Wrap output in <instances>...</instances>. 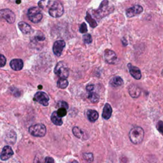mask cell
<instances>
[{
	"mask_svg": "<svg viewBox=\"0 0 163 163\" xmlns=\"http://www.w3.org/2000/svg\"><path fill=\"white\" fill-rule=\"evenodd\" d=\"M111 114H112V108H111L110 104L108 103L105 104L102 113L103 118L106 120H108L111 117Z\"/></svg>",
	"mask_w": 163,
	"mask_h": 163,
	"instance_id": "cell-18",
	"label": "cell"
},
{
	"mask_svg": "<svg viewBox=\"0 0 163 163\" xmlns=\"http://www.w3.org/2000/svg\"><path fill=\"white\" fill-rule=\"evenodd\" d=\"M104 57L106 63L109 64H115L117 62V56L114 51L107 49L105 51Z\"/></svg>",
	"mask_w": 163,
	"mask_h": 163,
	"instance_id": "cell-9",
	"label": "cell"
},
{
	"mask_svg": "<svg viewBox=\"0 0 163 163\" xmlns=\"http://www.w3.org/2000/svg\"><path fill=\"white\" fill-rule=\"evenodd\" d=\"M28 17L29 21L33 23L37 24L41 21L43 18V14H41L39 8L34 6L30 8L28 10Z\"/></svg>",
	"mask_w": 163,
	"mask_h": 163,
	"instance_id": "cell-6",
	"label": "cell"
},
{
	"mask_svg": "<svg viewBox=\"0 0 163 163\" xmlns=\"http://www.w3.org/2000/svg\"><path fill=\"white\" fill-rule=\"evenodd\" d=\"M16 3H21V1H20V0H19V1H17Z\"/></svg>",
	"mask_w": 163,
	"mask_h": 163,
	"instance_id": "cell-37",
	"label": "cell"
},
{
	"mask_svg": "<svg viewBox=\"0 0 163 163\" xmlns=\"http://www.w3.org/2000/svg\"><path fill=\"white\" fill-rule=\"evenodd\" d=\"M73 134L79 139L83 138V136H84L83 131L80 130L79 127H74L73 128Z\"/></svg>",
	"mask_w": 163,
	"mask_h": 163,
	"instance_id": "cell-23",
	"label": "cell"
},
{
	"mask_svg": "<svg viewBox=\"0 0 163 163\" xmlns=\"http://www.w3.org/2000/svg\"><path fill=\"white\" fill-rule=\"evenodd\" d=\"M68 81L66 79H60L57 81V87L60 89H65L68 87Z\"/></svg>",
	"mask_w": 163,
	"mask_h": 163,
	"instance_id": "cell-24",
	"label": "cell"
},
{
	"mask_svg": "<svg viewBox=\"0 0 163 163\" xmlns=\"http://www.w3.org/2000/svg\"><path fill=\"white\" fill-rule=\"evenodd\" d=\"M18 26H19V29L24 34H29L32 32L31 26L26 22H23V21L19 22L18 24Z\"/></svg>",
	"mask_w": 163,
	"mask_h": 163,
	"instance_id": "cell-16",
	"label": "cell"
},
{
	"mask_svg": "<svg viewBox=\"0 0 163 163\" xmlns=\"http://www.w3.org/2000/svg\"><path fill=\"white\" fill-rule=\"evenodd\" d=\"M65 46H66V43L63 40L56 41L53 45L54 54L57 57L61 56Z\"/></svg>",
	"mask_w": 163,
	"mask_h": 163,
	"instance_id": "cell-11",
	"label": "cell"
},
{
	"mask_svg": "<svg viewBox=\"0 0 163 163\" xmlns=\"http://www.w3.org/2000/svg\"><path fill=\"white\" fill-rule=\"evenodd\" d=\"M12 69L15 71H19L22 69L24 66L23 61L21 59H14L10 61V63Z\"/></svg>",
	"mask_w": 163,
	"mask_h": 163,
	"instance_id": "cell-14",
	"label": "cell"
},
{
	"mask_svg": "<svg viewBox=\"0 0 163 163\" xmlns=\"http://www.w3.org/2000/svg\"><path fill=\"white\" fill-rule=\"evenodd\" d=\"M29 132L33 136L44 137L46 134L47 129L44 124H37L29 127Z\"/></svg>",
	"mask_w": 163,
	"mask_h": 163,
	"instance_id": "cell-5",
	"label": "cell"
},
{
	"mask_svg": "<svg viewBox=\"0 0 163 163\" xmlns=\"http://www.w3.org/2000/svg\"><path fill=\"white\" fill-rule=\"evenodd\" d=\"M124 81L121 76H115L110 81V85L113 87H118L123 84Z\"/></svg>",
	"mask_w": 163,
	"mask_h": 163,
	"instance_id": "cell-17",
	"label": "cell"
},
{
	"mask_svg": "<svg viewBox=\"0 0 163 163\" xmlns=\"http://www.w3.org/2000/svg\"><path fill=\"white\" fill-rule=\"evenodd\" d=\"M83 40L85 44H90L92 43V37L89 34H86V35H83Z\"/></svg>",
	"mask_w": 163,
	"mask_h": 163,
	"instance_id": "cell-27",
	"label": "cell"
},
{
	"mask_svg": "<svg viewBox=\"0 0 163 163\" xmlns=\"http://www.w3.org/2000/svg\"><path fill=\"white\" fill-rule=\"evenodd\" d=\"M6 63V57L3 55L0 54V68L5 66Z\"/></svg>",
	"mask_w": 163,
	"mask_h": 163,
	"instance_id": "cell-30",
	"label": "cell"
},
{
	"mask_svg": "<svg viewBox=\"0 0 163 163\" xmlns=\"http://www.w3.org/2000/svg\"><path fill=\"white\" fill-rule=\"evenodd\" d=\"M0 19H5L9 24H13L15 21V15L10 9L0 10Z\"/></svg>",
	"mask_w": 163,
	"mask_h": 163,
	"instance_id": "cell-7",
	"label": "cell"
},
{
	"mask_svg": "<svg viewBox=\"0 0 163 163\" xmlns=\"http://www.w3.org/2000/svg\"><path fill=\"white\" fill-rule=\"evenodd\" d=\"M43 163H55L53 158L50 157H46L43 161Z\"/></svg>",
	"mask_w": 163,
	"mask_h": 163,
	"instance_id": "cell-33",
	"label": "cell"
},
{
	"mask_svg": "<svg viewBox=\"0 0 163 163\" xmlns=\"http://www.w3.org/2000/svg\"><path fill=\"white\" fill-rule=\"evenodd\" d=\"M83 157L87 162H91L94 160V156L92 153H83Z\"/></svg>",
	"mask_w": 163,
	"mask_h": 163,
	"instance_id": "cell-25",
	"label": "cell"
},
{
	"mask_svg": "<svg viewBox=\"0 0 163 163\" xmlns=\"http://www.w3.org/2000/svg\"><path fill=\"white\" fill-rule=\"evenodd\" d=\"M43 160L41 157L37 156L35 158V160H34V163H43Z\"/></svg>",
	"mask_w": 163,
	"mask_h": 163,
	"instance_id": "cell-34",
	"label": "cell"
},
{
	"mask_svg": "<svg viewBox=\"0 0 163 163\" xmlns=\"http://www.w3.org/2000/svg\"><path fill=\"white\" fill-rule=\"evenodd\" d=\"M80 32L81 33H85L87 32V25L85 22H83L80 26Z\"/></svg>",
	"mask_w": 163,
	"mask_h": 163,
	"instance_id": "cell-29",
	"label": "cell"
},
{
	"mask_svg": "<svg viewBox=\"0 0 163 163\" xmlns=\"http://www.w3.org/2000/svg\"><path fill=\"white\" fill-rule=\"evenodd\" d=\"M54 73L60 79H66L69 76L70 71L67 64L64 62L60 61L55 67Z\"/></svg>",
	"mask_w": 163,
	"mask_h": 163,
	"instance_id": "cell-4",
	"label": "cell"
},
{
	"mask_svg": "<svg viewBox=\"0 0 163 163\" xmlns=\"http://www.w3.org/2000/svg\"><path fill=\"white\" fill-rule=\"evenodd\" d=\"M71 163H79V162L77 161H73Z\"/></svg>",
	"mask_w": 163,
	"mask_h": 163,
	"instance_id": "cell-36",
	"label": "cell"
},
{
	"mask_svg": "<svg viewBox=\"0 0 163 163\" xmlns=\"http://www.w3.org/2000/svg\"><path fill=\"white\" fill-rule=\"evenodd\" d=\"M114 6H110L108 0H103L98 8V9L94 11V15L96 18L101 19L104 17L109 15L114 11Z\"/></svg>",
	"mask_w": 163,
	"mask_h": 163,
	"instance_id": "cell-1",
	"label": "cell"
},
{
	"mask_svg": "<svg viewBox=\"0 0 163 163\" xmlns=\"http://www.w3.org/2000/svg\"><path fill=\"white\" fill-rule=\"evenodd\" d=\"M13 154L14 152L12 147H10V146L6 145L3 149L1 153V156H0V158H1L2 161H6L8 159H10L13 156Z\"/></svg>",
	"mask_w": 163,
	"mask_h": 163,
	"instance_id": "cell-13",
	"label": "cell"
},
{
	"mask_svg": "<svg viewBox=\"0 0 163 163\" xmlns=\"http://www.w3.org/2000/svg\"><path fill=\"white\" fill-rule=\"evenodd\" d=\"M49 14L54 18H59L64 14V8L61 3L58 1L49 2Z\"/></svg>",
	"mask_w": 163,
	"mask_h": 163,
	"instance_id": "cell-3",
	"label": "cell"
},
{
	"mask_svg": "<svg viewBox=\"0 0 163 163\" xmlns=\"http://www.w3.org/2000/svg\"><path fill=\"white\" fill-rule=\"evenodd\" d=\"M157 130L162 134V130H163V124H162V121H160L157 122Z\"/></svg>",
	"mask_w": 163,
	"mask_h": 163,
	"instance_id": "cell-32",
	"label": "cell"
},
{
	"mask_svg": "<svg viewBox=\"0 0 163 163\" xmlns=\"http://www.w3.org/2000/svg\"><path fill=\"white\" fill-rule=\"evenodd\" d=\"M57 107L58 108H66V110L68 109V108H69V107H68V104L67 103L66 101H60L57 103Z\"/></svg>",
	"mask_w": 163,
	"mask_h": 163,
	"instance_id": "cell-28",
	"label": "cell"
},
{
	"mask_svg": "<svg viewBox=\"0 0 163 163\" xmlns=\"http://www.w3.org/2000/svg\"><path fill=\"white\" fill-rule=\"evenodd\" d=\"M87 117L91 122H95L99 117V114L96 110H89L87 111Z\"/></svg>",
	"mask_w": 163,
	"mask_h": 163,
	"instance_id": "cell-19",
	"label": "cell"
},
{
	"mask_svg": "<svg viewBox=\"0 0 163 163\" xmlns=\"http://www.w3.org/2000/svg\"><path fill=\"white\" fill-rule=\"evenodd\" d=\"M127 67L131 75L136 80H140L142 78V73L138 67L133 66L131 64H128Z\"/></svg>",
	"mask_w": 163,
	"mask_h": 163,
	"instance_id": "cell-12",
	"label": "cell"
},
{
	"mask_svg": "<svg viewBox=\"0 0 163 163\" xmlns=\"http://www.w3.org/2000/svg\"><path fill=\"white\" fill-rule=\"evenodd\" d=\"M143 11V8L139 5H135L132 7L128 8L126 10V15L127 17L130 18L142 14Z\"/></svg>",
	"mask_w": 163,
	"mask_h": 163,
	"instance_id": "cell-10",
	"label": "cell"
},
{
	"mask_svg": "<svg viewBox=\"0 0 163 163\" xmlns=\"http://www.w3.org/2000/svg\"><path fill=\"white\" fill-rule=\"evenodd\" d=\"M88 98L93 103H96L99 101V96L96 92H94L92 91L89 92Z\"/></svg>",
	"mask_w": 163,
	"mask_h": 163,
	"instance_id": "cell-22",
	"label": "cell"
},
{
	"mask_svg": "<svg viewBox=\"0 0 163 163\" xmlns=\"http://www.w3.org/2000/svg\"><path fill=\"white\" fill-rule=\"evenodd\" d=\"M129 93L130 96L133 98H138L141 94V89L139 87L134 84L131 85L129 87Z\"/></svg>",
	"mask_w": 163,
	"mask_h": 163,
	"instance_id": "cell-15",
	"label": "cell"
},
{
	"mask_svg": "<svg viewBox=\"0 0 163 163\" xmlns=\"http://www.w3.org/2000/svg\"><path fill=\"white\" fill-rule=\"evenodd\" d=\"M94 89V85H92V84H90V85H88L86 87V90L88 92H92L93 90Z\"/></svg>",
	"mask_w": 163,
	"mask_h": 163,
	"instance_id": "cell-35",
	"label": "cell"
},
{
	"mask_svg": "<svg viewBox=\"0 0 163 163\" xmlns=\"http://www.w3.org/2000/svg\"><path fill=\"white\" fill-rule=\"evenodd\" d=\"M144 130L140 126H134L129 133V137L131 142L135 144H140L144 138Z\"/></svg>",
	"mask_w": 163,
	"mask_h": 163,
	"instance_id": "cell-2",
	"label": "cell"
},
{
	"mask_svg": "<svg viewBox=\"0 0 163 163\" xmlns=\"http://www.w3.org/2000/svg\"><path fill=\"white\" fill-rule=\"evenodd\" d=\"M39 35H37L35 37V39L38 41H44L45 40V37H44V35H43V34L41 33H38Z\"/></svg>",
	"mask_w": 163,
	"mask_h": 163,
	"instance_id": "cell-31",
	"label": "cell"
},
{
	"mask_svg": "<svg viewBox=\"0 0 163 163\" xmlns=\"http://www.w3.org/2000/svg\"><path fill=\"white\" fill-rule=\"evenodd\" d=\"M85 20L87 21V22L89 23V24L90 25V26L92 27V28H96L97 26V22L96 21L93 19L91 15L89 13V12H87L86 14V17H85Z\"/></svg>",
	"mask_w": 163,
	"mask_h": 163,
	"instance_id": "cell-21",
	"label": "cell"
},
{
	"mask_svg": "<svg viewBox=\"0 0 163 163\" xmlns=\"http://www.w3.org/2000/svg\"><path fill=\"white\" fill-rule=\"evenodd\" d=\"M56 112H57V115L61 118V117H64L66 115L67 110L64 108H59Z\"/></svg>",
	"mask_w": 163,
	"mask_h": 163,
	"instance_id": "cell-26",
	"label": "cell"
},
{
	"mask_svg": "<svg viewBox=\"0 0 163 163\" xmlns=\"http://www.w3.org/2000/svg\"><path fill=\"white\" fill-rule=\"evenodd\" d=\"M34 100L39 103L40 104L42 105L48 106L49 101V97L45 92L39 91V92H37L35 94V96H34Z\"/></svg>",
	"mask_w": 163,
	"mask_h": 163,
	"instance_id": "cell-8",
	"label": "cell"
},
{
	"mask_svg": "<svg viewBox=\"0 0 163 163\" xmlns=\"http://www.w3.org/2000/svg\"><path fill=\"white\" fill-rule=\"evenodd\" d=\"M51 121L56 126H61L63 124V121L61 117L57 115L56 111H54L51 115Z\"/></svg>",
	"mask_w": 163,
	"mask_h": 163,
	"instance_id": "cell-20",
	"label": "cell"
}]
</instances>
